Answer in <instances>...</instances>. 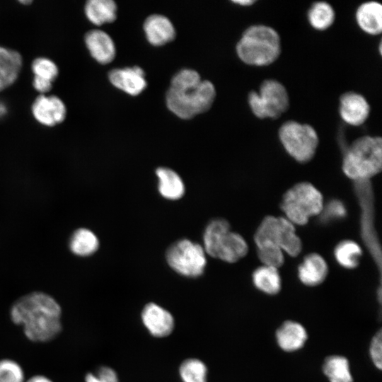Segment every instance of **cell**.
<instances>
[{
	"label": "cell",
	"instance_id": "9c48e42d",
	"mask_svg": "<svg viewBox=\"0 0 382 382\" xmlns=\"http://www.w3.org/2000/svg\"><path fill=\"white\" fill-rule=\"evenodd\" d=\"M248 101L252 112L260 119H277L289 107V97L286 88L274 79L265 80L259 92L251 91Z\"/></svg>",
	"mask_w": 382,
	"mask_h": 382
},
{
	"label": "cell",
	"instance_id": "cb8c5ba5",
	"mask_svg": "<svg viewBox=\"0 0 382 382\" xmlns=\"http://www.w3.org/2000/svg\"><path fill=\"white\" fill-rule=\"evenodd\" d=\"M255 286L270 295H274L281 289V277L277 268L262 265L257 267L252 275Z\"/></svg>",
	"mask_w": 382,
	"mask_h": 382
},
{
	"label": "cell",
	"instance_id": "8d00e7d4",
	"mask_svg": "<svg viewBox=\"0 0 382 382\" xmlns=\"http://www.w3.org/2000/svg\"><path fill=\"white\" fill-rule=\"evenodd\" d=\"M234 4H237L238 5L243 6H249L253 5L256 2V1L254 0H236L233 1Z\"/></svg>",
	"mask_w": 382,
	"mask_h": 382
},
{
	"label": "cell",
	"instance_id": "4316f807",
	"mask_svg": "<svg viewBox=\"0 0 382 382\" xmlns=\"http://www.w3.org/2000/svg\"><path fill=\"white\" fill-rule=\"evenodd\" d=\"M334 255L337 262L341 266L347 269H353L358 266L362 250L356 242L345 240L336 245Z\"/></svg>",
	"mask_w": 382,
	"mask_h": 382
},
{
	"label": "cell",
	"instance_id": "ffe728a7",
	"mask_svg": "<svg viewBox=\"0 0 382 382\" xmlns=\"http://www.w3.org/2000/svg\"><path fill=\"white\" fill-rule=\"evenodd\" d=\"M21 65L22 58L18 52L0 47V92L14 83Z\"/></svg>",
	"mask_w": 382,
	"mask_h": 382
},
{
	"label": "cell",
	"instance_id": "e0dca14e",
	"mask_svg": "<svg viewBox=\"0 0 382 382\" xmlns=\"http://www.w3.org/2000/svg\"><path fill=\"white\" fill-rule=\"evenodd\" d=\"M144 30L148 41L153 45H163L175 36V30L171 21L160 14L149 16L144 21Z\"/></svg>",
	"mask_w": 382,
	"mask_h": 382
},
{
	"label": "cell",
	"instance_id": "74e56055",
	"mask_svg": "<svg viewBox=\"0 0 382 382\" xmlns=\"http://www.w3.org/2000/svg\"><path fill=\"white\" fill-rule=\"evenodd\" d=\"M21 3L23 4H30L32 1H30V0H25V1H20Z\"/></svg>",
	"mask_w": 382,
	"mask_h": 382
},
{
	"label": "cell",
	"instance_id": "30bf717a",
	"mask_svg": "<svg viewBox=\"0 0 382 382\" xmlns=\"http://www.w3.org/2000/svg\"><path fill=\"white\" fill-rule=\"evenodd\" d=\"M166 260L172 270L187 277L202 275L207 265L203 247L188 239L173 243L166 251Z\"/></svg>",
	"mask_w": 382,
	"mask_h": 382
},
{
	"label": "cell",
	"instance_id": "52a82bcc",
	"mask_svg": "<svg viewBox=\"0 0 382 382\" xmlns=\"http://www.w3.org/2000/svg\"><path fill=\"white\" fill-rule=\"evenodd\" d=\"M254 241L257 247L274 244L292 257L297 256L302 249L294 225L284 217L265 216L255 233Z\"/></svg>",
	"mask_w": 382,
	"mask_h": 382
},
{
	"label": "cell",
	"instance_id": "83f0119b",
	"mask_svg": "<svg viewBox=\"0 0 382 382\" xmlns=\"http://www.w3.org/2000/svg\"><path fill=\"white\" fill-rule=\"evenodd\" d=\"M179 371L184 382H207V369L200 360L187 359L183 362Z\"/></svg>",
	"mask_w": 382,
	"mask_h": 382
},
{
	"label": "cell",
	"instance_id": "7c38bea8",
	"mask_svg": "<svg viewBox=\"0 0 382 382\" xmlns=\"http://www.w3.org/2000/svg\"><path fill=\"white\" fill-rule=\"evenodd\" d=\"M35 118L42 125L54 126L63 122L66 110L62 100L55 96H39L32 105Z\"/></svg>",
	"mask_w": 382,
	"mask_h": 382
},
{
	"label": "cell",
	"instance_id": "836d02e7",
	"mask_svg": "<svg viewBox=\"0 0 382 382\" xmlns=\"http://www.w3.org/2000/svg\"><path fill=\"white\" fill-rule=\"evenodd\" d=\"M321 213L324 220L338 219L346 215V209L341 202L333 200L325 209L323 208Z\"/></svg>",
	"mask_w": 382,
	"mask_h": 382
},
{
	"label": "cell",
	"instance_id": "9a60e30c",
	"mask_svg": "<svg viewBox=\"0 0 382 382\" xmlns=\"http://www.w3.org/2000/svg\"><path fill=\"white\" fill-rule=\"evenodd\" d=\"M279 347L285 352H295L305 345L308 335L305 328L299 322L286 320L276 331Z\"/></svg>",
	"mask_w": 382,
	"mask_h": 382
},
{
	"label": "cell",
	"instance_id": "3957f363",
	"mask_svg": "<svg viewBox=\"0 0 382 382\" xmlns=\"http://www.w3.org/2000/svg\"><path fill=\"white\" fill-rule=\"evenodd\" d=\"M236 50L238 57L245 64L255 66H268L280 55V37L270 26L253 25L243 33Z\"/></svg>",
	"mask_w": 382,
	"mask_h": 382
},
{
	"label": "cell",
	"instance_id": "e575fe53",
	"mask_svg": "<svg viewBox=\"0 0 382 382\" xmlns=\"http://www.w3.org/2000/svg\"><path fill=\"white\" fill-rule=\"evenodd\" d=\"M52 82L42 78L35 76L33 79V86L36 91L45 93L50 91L52 88Z\"/></svg>",
	"mask_w": 382,
	"mask_h": 382
},
{
	"label": "cell",
	"instance_id": "484cf974",
	"mask_svg": "<svg viewBox=\"0 0 382 382\" xmlns=\"http://www.w3.org/2000/svg\"><path fill=\"white\" fill-rule=\"evenodd\" d=\"M335 13L332 6L325 1H316L308 11V20L316 30H325L334 23Z\"/></svg>",
	"mask_w": 382,
	"mask_h": 382
},
{
	"label": "cell",
	"instance_id": "277c9868",
	"mask_svg": "<svg viewBox=\"0 0 382 382\" xmlns=\"http://www.w3.org/2000/svg\"><path fill=\"white\" fill-rule=\"evenodd\" d=\"M381 168L382 140L380 137H361L348 146L344 154L343 172L355 181H366L380 173Z\"/></svg>",
	"mask_w": 382,
	"mask_h": 382
},
{
	"label": "cell",
	"instance_id": "5b68a950",
	"mask_svg": "<svg viewBox=\"0 0 382 382\" xmlns=\"http://www.w3.org/2000/svg\"><path fill=\"white\" fill-rule=\"evenodd\" d=\"M202 247L209 256L229 263L241 260L248 251L245 239L231 231L226 220L219 218L213 219L206 226Z\"/></svg>",
	"mask_w": 382,
	"mask_h": 382
},
{
	"label": "cell",
	"instance_id": "5bb4252c",
	"mask_svg": "<svg viewBox=\"0 0 382 382\" xmlns=\"http://www.w3.org/2000/svg\"><path fill=\"white\" fill-rule=\"evenodd\" d=\"M144 325L156 337H165L173 330L174 320L172 315L160 306L149 303L142 311Z\"/></svg>",
	"mask_w": 382,
	"mask_h": 382
},
{
	"label": "cell",
	"instance_id": "44dd1931",
	"mask_svg": "<svg viewBox=\"0 0 382 382\" xmlns=\"http://www.w3.org/2000/svg\"><path fill=\"white\" fill-rule=\"evenodd\" d=\"M156 174L158 180V192L162 197L175 200L183 196L185 185L175 171L168 168L160 167L156 169Z\"/></svg>",
	"mask_w": 382,
	"mask_h": 382
},
{
	"label": "cell",
	"instance_id": "f1b7e54d",
	"mask_svg": "<svg viewBox=\"0 0 382 382\" xmlns=\"http://www.w3.org/2000/svg\"><path fill=\"white\" fill-rule=\"evenodd\" d=\"M257 248V256L263 265L280 267L284 262L282 250L276 245L267 243Z\"/></svg>",
	"mask_w": 382,
	"mask_h": 382
},
{
	"label": "cell",
	"instance_id": "603a6c76",
	"mask_svg": "<svg viewBox=\"0 0 382 382\" xmlns=\"http://www.w3.org/2000/svg\"><path fill=\"white\" fill-rule=\"evenodd\" d=\"M116 11L117 5L112 0H89L85 5L87 18L96 25L114 21Z\"/></svg>",
	"mask_w": 382,
	"mask_h": 382
},
{
	"label": "cell",
	"instance_id": "d590c367",
	"mask_svg": "<svg viewBox=\"0 0 382 382\" xmlns=\"http://www.w3.org/2000/svg\"><path fill=\"white\" fill-rule=\"evenodd\" d=\"M25 382H53L50 378L46 376L37 374L31 376Z\"/></svg>",
	"mask_w": 382,
	"mask_h": 382
},
{
	"label": "cell",
	"instance_id": "d6a6232c",
	"mask_svg": "<svg viewBox=\"0 0 382 382\" xmlns=\"http://www.w3.org/2000/svg\"><path fill=\"white\" fill-rule=\"evenodd\" d=\"M371 361L378 369L382 367V333L379 330L373 337L369 348Z\"/></svg>",
	"mask_w": 382,
	"mask_h": 382
},
{
	"label": "cell",
	"instance_id": "d4e9b609",
	"mask_svg": "<svg viewBox=\"0 0 382 382\" xmlns=\"http://www.w3.org/2000/svg\"><path fill=\"white\" fill-rule=\"evenodd\" d=\"M322 369L330 382H353L349 361L344 356L327 357Z\"/></svg>",
	"mask_w": 382,
	"mask_h": 382
},
{
	"label": "cell",
	"instance_id": "ba28073f",
	"mask_svg": "<svg viewBox=\"0 0 382 382\" xmlns=\"http://www.w3.org/2000/svg\"><path fill=\"white\" fill-rule=\"evenodd\" d=\"M279 138L286 152L300 163L313 158L319 142L318 134L312 126L294 120L282 124L279 129Z\"/></svg>",
	"mask_w": 382,
	"mask_h": 382
},
{
	"label": "cell",
	"instance_id": "6da1fadb",
	"mask_svg": "<svg viewBox=\"0 0 382 382\" xmlns=\"http://www.w3.org/2000/svg\"><path fill=\"white\" fill-rule=\"evenodd\" d=\"M62 310L57 300L43 291L23 295L11 305V321L23 328L25 336L33 342H48L57 338L63 327Z\"/></svg>",
	"mask_w": 382,
	"mask_h": 382
},
{
	"label": "cell",
	"instance_id": "7402d4cb",
	"mask_svg": "<svg viewBox=\"0 0 382 382\" xmlns=\"http://www.w3.org/2000/svg\"><path fill=\"white\" fill-rule=\"evenodd\" d=\"M100 243L97 236L90 229L79 228L70 236L69 248L70 251L79 257L93 255L99 248Z\"/></svg>",
	"mask_w": 382,
	"mask_h": 382
},
{
	"label": "cell",
	"instance_id": "8992f818",
	"mask_svg": "<svg viewBox=\"0 0 382 382\" xmlns=\"http://www.w3.org/2000/svg\"><path fill=\"white\" fill-rule=\"evenodd\" d=\"M286 219L294 225L303 226L309 219L321 213L323 197L319 190L308 182H301L289 189L280 204Z\"/></svg>",
	"mask_w": 382,
	"mask_h": 382
},
{
	"label": "cell",
	"instance_id": "f546056e",
	"mask_svg": "<svg viewBox=\"0 0 382 382\" xmlns=\"http://www.w3.org/2000/svg\"><path fill=\"white\" fill-rule=\"evenodd\" d=\"M22 366L11 359H0V382H25Z\"/></svg>",
	"mask_w": 382,
	"mask_h": 382
},
{
	"label": "cell",
	"instance_id": "7a4b0ae2",
	"mask_svg": "<svg viewBox=\"0 0 382 382\" xmlns=\"http://www.w3.org/2000/svg\"><path fill=\"white\" fill-rule=\"evenodd\" d=\"M215 96L212 83L202 80L196 71L185 69L173 77L166 94V104L178 117L190 119L209 109Z\"/></svg>",
	"mask_w": 382,
	"mask_h": 382
},
{
	"label": "cell",
	"instance_id": "8fae6325",
	"mask_svg": "<svg viewBox=\"0 0 382 382\" xmlns=\"http://www.w3.org/2000/svg\"><path fill=\"white\" fill-rule=\"evenodd\" d=\"M370 110L366 99L358 93L349 91L340 96L339 114L347 125H361L369 117Z\"/></svg>",
	"mask_w": 382,
	"mask_h": 382
},
{
	"label": "cell",
	"instance_id": "ac0fdd59",
	"mask_svg": "<svg viewBox=\"0 0 382 382\" xmlns=\"http://www.w3.org/2000/svg\"><path fill=\"white\" fill-rule=\"evenodd\" d=\"M328 272V268L325 260L316 253L307 255L298 267L300 281L309 286H315L323 283Z\"/></svg>",
	"mask_w": 382,
	"mask_h": 382
},
{
	"label": "cell",
	"instance_id": "4fadbf2b",
	"mask_svg": "<svg viewBox=\"0 0 382 382\" xmlns=\"http://www.w3.org/2000/svg\"><path fill=\"white\" fill-rule=\"evenodd\" d=\"M144 70L139 66L115 69L110 71L109 79L116 88L131 95L137 96L146 87Z\"/></svg>",
	"mask_w": 382,
	"mask_h": 382
},
{
	"label": "cell",
	"instance_id": "4dcf8cb0",
	"mask_svg": "<svg viewBox=\"0 0 382 382\" xmlns=\"http://www.w3.org/2000/svg\"><path fill=\"white\" fill-rule=\"evenodd\" d=\"M32 70L35 76L52 83L56 79L59 73L57 65L50 59L44 57L37 58L33 62Z\"/></svg>",
	"mask_w": 382,
	"mask_h": 382
},
{
	"label": "cell",
	"instance_id": "f35d334b",
	"mask_svg": "<svg viewBox=\"0 0 382 382\" xmlns=\"http://www.w3.org/2000/svg\"><path fill=\"white\" fill-rule=\"evenodd\" d=\"M381 47H382V45H381V42H380V43H379V47H379V51H378V52H379V53H380L381 54V51H382Z\"/></svg>",
	"mask_w": 382,
	"mask_h": 382
},
{
	"label": "cell",
	"instance_id": "2e32d148",
	"mask_svg": "<svg viewBox=\"0 0 382 382\" xmlns=\"http://www.w3.org/2000/svg\"><path fill=\"white\" fill-rule=\"evenodd\" d=\"M85 42L91 56L100 64L111 62L116 53L112 38L104 31L93 30L85 35Z\"/></svg>",
	"mask_w": 382,
	"mask_h": 382
},
{
	"label": "cell",
	"instance_id": "1f68e13d",
	"mask_svg": "<svg viewBox=\"0 0 382 382\" xmlns=\"http://www.w3.org/2000/svg\"><path fill=\"white\" fill-rule=\"evenodd\" d=\"M85 382H118V378L113 369L107 366H101L95 372L86 374Z\"/></svg>",
	"mask_w": 382,
	"mask_h": 382
},
{
	"label": "cell",
	"instance_id": "d6986e66",
	"mask_svg": "<svg viewBox=\"0 0 382 382\" xmlns=\"http://www.w3.org/2000/svg\"><path fill=\"white\" fill-rule=\"evenodd\" d=\"M355 18L364 33L379 35L382 31V5L374 1L364 2L357 8Z\"/></svg>",
	"mask_w": 382,
	"mask_h": 382
}]
</instances>
